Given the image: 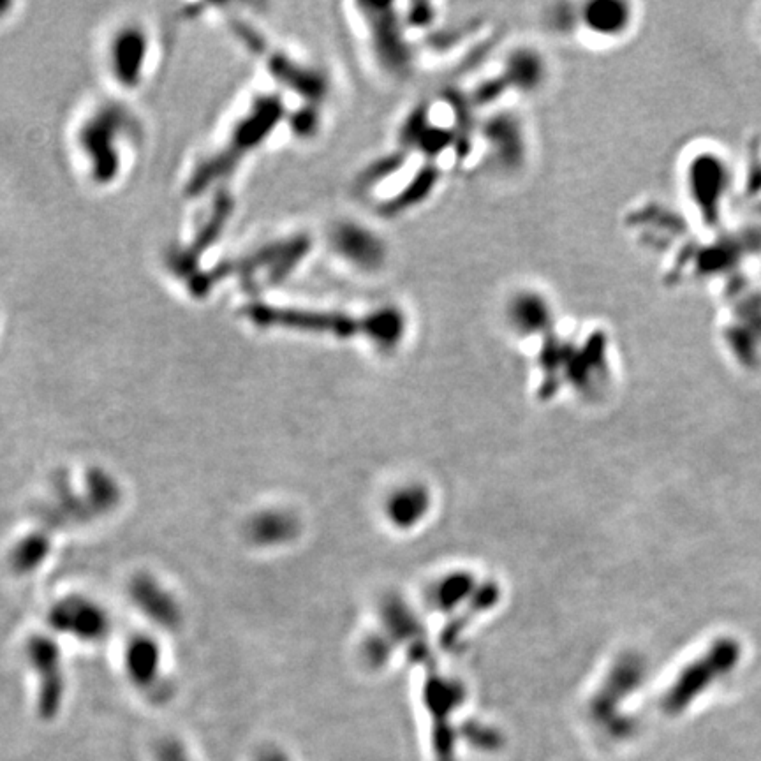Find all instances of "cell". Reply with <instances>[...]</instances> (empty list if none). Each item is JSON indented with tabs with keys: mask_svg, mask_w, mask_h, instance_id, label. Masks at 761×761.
Returning a JSON list of instances; mask_svg holds the SVG:
<instances>
[{
	"mask_svg": "<svg viewBox=\"0 0 761 761\" xmlns=\"http://www.w3.org/2000/svg\"><path fill=\"white\" fill-rule=\"evenodd\" d=\"M50 552H52L50 538L43 532H30L27 536H23L22 540L16 541L9 555V564L20 575L34 573L37 568L45 564Z\"/></svg>",
	"mask_w": 761,
	"mask_h": 761,
	"instance_id": "obj_4",
	"label": "cell"
},
{
	"mask_svg": "<svg viewBox=\"0 0 761 761\" xmlns=\"http://www.w3.org/2000/svg\"><path fill=\"white\" fill-rule=\"evenodd\" d=\"M48 624L57 635L92 643L106 635L108 617L92 599L69 594L53 603L48 612Z\"/></svg>",
	"mask_w": 761,
	"mask_h": 761,
	"instance_id": "obj_2",
	"label": "cell"
},
{
	"mask_svg": "<svg viewBox=\"0 0 761 761\" xmlns=\"http://www.w3.org/2000/svg\"><path fill=\"white\" fill-rule=\"evenodd\" d=\"M587 25L589 30L598 32L599 36H619L622 30L628 27L631 15L628 13V6L624 4H615V2H599V4H589L587 6Z\"/></svg>",
	"mask_w": 761,
	"mask_h": 761,
	"instance_id": "obj_5",
	"label": "cell"
},
{
	"mask_svg": "<svg viewBox=\"0 0 761 761\" xmlns=\"http://www.w3.org/2000/svg\"><path fill=\"white\" fill-rule=\"evenodd\" d=\"M25 658L37 682V709L45 719L59 714L66 695V677L59 645L50 636H32L25 643Z\"/></svg>",
	"mask_w": 761,
	"mask_h": 761,
	"instance_id": "obj_1",
	"label": "cell"
},
{
	"mask_svg": "<svg viewBox=\"0 0 761 761\" xmlns=\"http://www.w3.org/2000/svg\"><path fill=\"white\" fill-rule=\"evenodd\" d=\"M115 73L124 83H134L143 59V39L138 32H124L115 45Z\"/></svg>",
	"mask_w": 761,
	"mask_h": 761,
	"instance_id": "obj_6",
	"label": "cell"
},
{
	"mask_svg": "<svg viewBox=\"0 0 761 761\" xmlns=\"http://www.w3.org/2000/svg\"><path fill=\"white\" fill-rule=\"evenodd\" d=\"M115 117L113 110L101 111L97 117L83 126L80 143L83 150L94 161V173L99 180H108L117 171V156L111 148V140H115Z\"/></svg>",
	"mask_w": 761,
	"mask_h": 761,
	"instance_id": "obj_3",
	"label": "cell"
}]
</instances>
